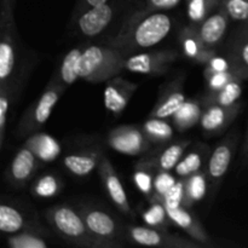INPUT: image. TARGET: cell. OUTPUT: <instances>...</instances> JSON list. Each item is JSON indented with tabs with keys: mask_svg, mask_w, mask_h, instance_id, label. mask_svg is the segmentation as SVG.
Listing matches in <instances>:
<instances>
[{
	"mask_svg": "<svg viewBox=\"0 0 248 248\" xmlns=\"http://www.w3.org/2000/svg\"><path fill=\"white\" fill-rule=\"evenodd\" d=\"M183 206L186 208H193L195 203L200 202L205 198L208 189H210V184H208V178L205 170H201V171L195 172V173L183 178Z\"/></svg>",
	"mask_w": 248,
	"mask_h": 248,
	"instance_id": "obj_27",
	"label": "cell"
},
{
	"mask_svg": "<svg viewBox=\"0 0 248 248\" xmlns=\"http://www.w3.org/2000/svg\"><path fill=\"white\" fill-rule=\"evenodd\" d=\"M179 43H181L184 55L189 60L199 63V64L206 65L217 55L216 50H210V48L205 47L199 36L196 24L191 23L182 29L181 34H179Z\"/></svg>",
	"mask_w": 248,
	"mask_h": 248,
	"instance_id": "obj_20",
	"label": "cell"
},
{
	"mask_svg": "<svg viewBox=\"0 0 248 248\" xmlns=\"http://www.w3.org/2000/svg\"><path fill=\"white\" fill-rule=\"evenodd\" d=\"M16 93L6 86H0V150H2L6 137V126L10 109Z\"/></svg>",
	"mask_w": 248,
	"mask_h": 248,
	"instance_id": "obj_35",
	"label": "cell"
},
{
	"mask_svg": "<svg viewBox=\"0 0 248 248\" xmlns=\"http://www.w3.org/2000/svg\"><path fill=\"white\" fill-rule=\"evenodd\" d=\"M127 241L145 247L162 248H201L202 245L193 239H186L179 235L171 234L165 228L145 225H126Z\"/></svg>",
	"mask_w": 248,
	"mask_h": 248,
	"instance_id": "obj_7",
	"label": "cell"
},
{
	"mask_svg": "<svg viewBox=\"0 0 248 248\" xmlns=\"http://www.w3.org/2000/svg\"><path fill=\"white\" fill-rule=\"evenodd\" d=\"M7 246L11 248H47L48 244L43 234L35 230H22L11 234L6 239Z\"/></svg>",
	"mask_w": 248,
	"mask_h": 248,
	"instance_id": "obj_31",
	"label": "cell"
},
{
	"mask_svg": "<svg viewBox=\"0 0 248 248\" xmlns=\"http://www.w3.org/2000/svg\"><path fill=\"white\" fill-rule=\"evenodd\" d=\"M230 19L232 18L229 17L228 12L220 4V6L213 14H211L205 21L201 22L200 24H196L199 36L205 47L210 48V50H216V47L219 46L227 33Z\"/></svg>",
	"mask_w": 248,
	"mask_h": 248,
	"instance_id": "obj_19",
	"label": "cell"
},
{
	"mask_svg": "<svg viewBox=\"0 0 248 248\" xmlns=\"http://www.w3.org/2000/svg\"><path fill=\"white\" fill-rule=\"evenodd\" d=\"M21 39L17 34L14 10L0 9V86L18 94L23 74Z\"/></svg>",
	"mask_w": 248,
	"mask_h": 248,
	"instance_id": "obj_2",
	"label": "cell"
},
{
	"mask_svg": "<svg viewBox=\"0 0 248 248\" xmlns=\"http://www.w3.org/2000/svg\"><path fill=\"white\" fill-rule=\"evenodd\" d=\"M176 179L169 172H157L154 178V191L149 196V200H162L167 191L176 184Z\"/></svg>",
	"mask_w": 248,
	"mask_h": 248,
	"instance_id": "obj_37",
	"label": "cell"
},
{
	"mask_svg": "<svg viewBox=\"0 0 248 248\" xmlns=\"http://www.w3.org/2000/svg\"><path fill=\"white\" fill-rule=\"evenodd\" d=\"M239 133L232 132L225 136L219 143L215 147L208 156L207 164H206V174L210 184L211 196L217 193L223 178L229 171L232 165V157L236 152L237 144H239Z\"/></svg>",
	"mask_w": 248,
	"mask_h": 248,
	"instance_id": "obj_8",
	"label": "cell"
},
{
	"mask_svg": "<svg viewBox=\"0 0 248 248\" xmlns=\"http://www.w3.org/2000/svg\"><path fill=\"white\" fill-rule=\"evenodd\" d=\"M205 79L208 84V90H219L232 82L240 79L232 69L230 70H212L205 68Z\"/></svg>",
	"mask_w": 248,
	"mask_h": 248,
	"instance_id": "obj_36",
	"label": "cell"
},
{
	"mask_svg": "<svg viewBox=\"0 0 248 248\" xmlns=\"http://www.w3.org/2000/svg\"><path fill=\"white\" fill-rule=\"evenodd\" d=\"M191 145L190 140H178L176 143H169L161 145V148L155 152H148L144 156L140 157L136 164V170H142L147 172H170L176 169L177 164L182 159L188 148Z\"/></svg>",
	"mask_w": 248,
	"mask_h": 248,
	"instance_id": "obj_10",
	"label": "cell"
},
{
	"mask_svg": "<svg viewBox=\"0 0 248 248\" xmlns=\"http://www.w3.org/2000/svg\"><path fill=\"white\" fill-rule=\"evenodd\" d=\"M149 173L150 172L137 170L135 176H133L136 186H137L138 188L140 189V191H143L148 198H149V196L153 194V191H154V184H153L154 183V181H152Z\"/></svg>",
	"mask_w": 248,
	"mask_h": 248,
	"instance_id": "obj_40",
	"label": "cell"
},
{
	"mask_svg": "<svg viewBox=\"0 0 248 248\" xmlns=\"http://www.w3.org/2000/svg\"><path fill=\"white\" fill-rule=\"evenodd\" d=\"M171 29L172 18L169 15L145 7L128 17L118 34L106 44L128 56L161 43Z\"/></svg>",
	"mask_w": 248,
	"mask_h": 248,
	"instance_id": "obj_1",
	"label": "cell"
},
{
	"mask_svg": "<svg viewBox=\"0 0 248 248\" xmlns=\"http://www.w3.org/2000/svg\"><path fill=\"white\" fill-rule=\"evenodd\" d=\"M182 0H145L147 9L153 11H161V10H170L176 7Z\"/></svg>",
	"mask_w": 248,
	"mask_h": 248,
	"instance_id": "obj_42",
	"label": "cell"
},
{
	"mask_svg": "<svg viewBox=\"0 0 248 248\" xmlns=\"http://www.w3.org/2000/svg\"><path fill=\"white\" fill-rule=\"evenodd\" d=\"M126 56L109 45L85 46L80 63V79L92 84L107 82L125 70Z\"/></svg>",
	"mask_w": 248,
	"mask_h": 248,
	"instance_id": "obj_4",
	"label": "cell"
},
{
	"mask_svg": "<svg viewBox=\"0 0 248 248\" xmlns=\"http://www.w3.org/2000/svg\"><path fill=\"white\" fill-rule=\"evenodd\" d=\"M183 198H184V184L183 178L176 182L173 186L166 193V195L162 198V202L166 207H179L183 206Z\"/></svg>",
	"mask_w": 248,
	"mask_h": 248,
	"instance_id": "obj_39",
	"label": "cell"
},
{
	"mask_svg": "<svg viewBox=\"0 0 248 248\" xmlns=\"http://www.w3.org/2000/svg\"><path fill=\"white\" fill-rule=\"evenodd\" d=\"M99 149H87L72 153L63 159V165L72 174L77 177H86L98 169L102 155Z\"/></svg>",
	"mask_w": 248,
	"mask_h": 248,
	"instance_id": "obj_22",
	"label": "cell"
},
{
	"mask_svg": "<svg viewBox=\"0 0 248 248\" xmlns=\"http://www.w3.org/2000/svg\"><path fill=\"white\" fill-rule=\"evenodd\" d=\"M202 111L203 106L201 101H198V99H186V103L172 116V123H173L177 131L184 132V131H188L189 128L200 124Z\"/></svg>",
	"mask_w": 248,
	"mask_h": 248,
	"instance_id": "obj_29",
	"label": "cell"
},
{
	"mask_svg": "<svg viewBox=\"0 0 248 248\" xmlns=\"http://www.w3.org/2000/svg\"><path fill=\"white\" fill-rule=\"evenodd\" d=\"M137 89L136 82L128 81L120 75L111 78L104 89V106L114 116H120Z\"/></svg>",
	"mask_w": 248,
	"mask_h": 248,
	"instance_id": "obj_15",
	"label": "cell"
},
{
	"mask_svg": "<svg viewBox=\"0 0 248 248\" xmlns=\"http://www.w3.org/2000/svg\"><path fill=\"white\" fill-rule=\"evenodd\" d=\"M240 110H241L240 102L232 106L212 104V106L205 107L200 119L201 128L208 136L218 135L223 132L236 119Z\"/></svg>",
	"mask_w": 248,
	"mask_h": 248,
	"instance_id": "obj_18",
	"label": "cell"
},
{
	"mask_svg": "<svg viewBox=\"0 0 248 248\" xmlns=\"http://www.w3.org/2000/svg\"><path fill=\"white\" fill-rule=\"evenodd\" d=\"M150 207L145 212L142 213L144 222L150 227L165 228L169 227L171 219L169 217L166 207L161 200H149Z\"/></svg>",
	"mask_w": 248,
	"mask_h": 248,
	"instance_id": "obj_34",
	"label": "cell"
},
{
	"mask_svg": "<svg viewBox=\"0 0 248 248\" xmlns=\"http://www.w3.org/2000/svg\"><path fill=\"white\" fill-rule=\"evenodd\" d=\"M179 53L173 50L148 51L126 56L124 67L125 70L137 74L160 77L166 74L171 65L178 60Z\"/></svg>",
	"mask_w": 248,
	"mask_h": 248,
	"instance_id": "obj_9",
	"label": "cell"
},
{
	"mask_svg": "<svg viewBox=\"0 0 248 248\" xmlns=\"http://www.w3.org/2000/svg\"><path fill=\"white\" fill-rule=\"evenodd\" d=\"M174 125L170 124L167 119L150 118L142 124V130L148 140L155 145H166L171 143L174 135Z\"/></svg>",
	"mask_w": 248,
	"mask_h": 248,
	"instance_id": "obj_30",
	"label": "cell"
},
{
	"mask_svg": "<svg viewBox=\"0 0 248 248\" xmlns=\"http://www.w3.org/2000/svg\"><path fill=\"white\" fill-rule=\"evenodd\" d=\"M63 183L55 174H44L39 177L31 186V194L40 199H51L62 191Z\"/></svg>",
	"mask_w": 248,
	"mask_h": 248,
	"instance_id": "obj_33",
	"label": "cell"
},
{
	"mask_svg": "<svg viewBox=\"0 0 248 248\" xmlns=\"http://www.w3.org/2000/svg\"><path fill=\"white\" fill-rule=\"evenodd\" d=\"M15 2H16V0H1V2H0V9L14 10Z\"/></svg>",
	"mask_w": 248,
	"mask_h": 248,
	"instance_id": "obj_43",
	"label": "cell"
},
{
	"mask_svg": "<svg viewBox=\"0 0 248 248\" xmlns=\"http://www.w3.org/2000/svg\"><path fill=\"white\" fill-rule=\"evenodd\" d=\"M107 143L111 149L130 156L144 155L152 148V142L144 135L142 127L132 125L113 128L107 136Z\"/></svg>",
	"mask_w": 248,
	"mask_h": 248,
	"instance_id": "obj_11",
	"label": "cell"
},
{
	"mask_svg": "<svg viewBox=\"0 0 248 248\" xmlns=\"http://www.w3.org/2000/svg\"><path fill=\"white\" fill-rule=\"evenodd\" d=\"M240 29H242V31H248V21L244 22V24H242V27H240Z\"/></svg>",
	"mask_w": 248,
	"mask_h": 248,
	"instance_id": "obj_45",
	"label": "cell"
},
{
	"mask_svg": "<svg viewBox=\"0 0 248 248\" xmlns=\"http://www.w3.org/2000/svg\"><path fill=\"white\" fill-rule=\"evenodd\" d=\"M45 217L53 232L68 244L86 248H108L91 234L79 208L56 205L45 211Z\"/></svg>",
	"mask_w": 248,
	"mask_h": 248,
	"instance_id": "obj_3",
	"label": "cell"
},
{
	"mask_svg": "<svg viewBox=\"0 0 248 248\" xmlns=\"http://www.w3.org/2000/svg\"><path fill=\"white\" fill-rule=\"evenodd\" d=\"M222 6L234 21H248V0H222Z\"/></svg>",
	"mask_w": 248,
	"mask_h": 248,
	"instance_id": "obj_38",
	"label": "cell"
},
{
	"mask_svg": "<svg viewBox=\"0 0 248 248\" xmlns=\"http://www.w3.org/2000/svg\"><path fill=\"white\" fill-rule=\"evenodd\" d=\"M0 230L6 235L16 234L22 230H35L45 234L40 224L35 222H27L23 213L11 203L2 202L0 206Z\"/></svg>",
	"mask_w": 248,
	"mask_h": 248,
	"instance_id": "obj_23",
	"label": "cell"
},
{
	"mask_svg": "<svg viewBox=\"0 0 248 248\" xmlns=\"http://www.w3.org/2000/svg\"><path fill=\"white\" fill-rule=\"evenodd\" d=\"M24 145H27L43 162L53 161L55 159H57L61 153V145L58 140L46 133H33L29 136Z\"/></svg>",
	"mask_w": 248,
	"mask_h": 248,
	"instance_id": "obj_26",
	"label": "cell"
},
{
	"mask_svg": "<svg viewBox=\"0 0 248 248\" xmlns=\"http://www.w3.org/2000/svg\"><path fill=\"white\" fill-rule=\"evenodd\" d=\"M244 155L246 159H248V131H247V136H246V140H245V144H244Z\"/></svg>",
	"mask_w": 248,
	"mask_h": 248,
	"instance_id": "obj_44",
	"label": "cell"
},
{
	"mask_svg": "<svg viewBox=\"0 0 248 248\" xmlns=\"http://www.w3.org/2000/svg\"><path fill=\"white\" fill-rule=\"evenodd\" d=\"M188 17L193 24H200L222 4V0H186Z\"/></svg>",
	"mask_w": 248,
	"mask_h": 248,
	"instance_id": "obj_32",
	"label": "cell"
},
{
	"mask_svg": "<svg viewBox=\"0 0 248 248\" xmlns=\"http://www.w3.org/2000/svg\"><path fill=\"white\" fill-rule=\"evenodd\" d=\"M115 7L110 2H106L99 6L91 7L82 12L77 19L75 26L80 34L84 36H96L101 34L113 21Z\"/></svg>",
	"mask_w": 248,
	"mask_h": 248,
	"instance_id": "obj_16",
	"label": "cell"
},
{
	"mask_svg": "<svg viewBox=\"0 0 248 248\" xmlns=\"http://www.w3.org/2000/svg\"><path fill=\"white\" fill-rule=\"evenodd\" d=\"M78 208L91 234L104 242L108 248L123 247L127 241L126 225L116 219L108 210L94 203H81Z\"/></svg>",
	"mask_w": 248,
	"mask_h": 248,
	"instance_id": "obj_5",
	"label": "cell"
},
{
	"mask_svg": "<svg viewBox=\"0 0 248 248\" xmlns=\"http://www.w3.org/2000/svg\"><path fill=\"white\" fill-rule=\"evenodd\" d=\"M184 77H178L164 86L160 91L159 98L150 110V118H172L178 109L186 103V97L183 90Z\"/></svg>",
	"mask_w": 248,
	"mask_h": 248,
	"instance_id": "obj_14",
	"label": "cell"
},
{
	"mask_svg": "<svg viewBox=\"0 0 248 248\" xmlns=\"http://www.w3.org/2000/svg\"><path fill=\"white\" fill-rule=\"evenodd\" d=\"M242 94V80H232L228 85L219 90H208L207 93L202 97L201 103L203 108L212 104L219 106H232L239 103V99Z\"/></svg>",
	"mask_w": 248,
	"mask_h": 248,
	"instance_id": "obj_28",
	"label": "cell"
},
{
	"mask_svg": "<svg viewBox=\"0 0 248 248\" xmlns=\"http://www.w3.org/2000/svg\"><path fill=\"white\" fill-rule=\"evenodd\" d=\"M97 171H98L99 176H101L102 183H103L107 194L110 198V200L113 201L115 207L119 208V211L124 213V215L132 217L133 211L131 208L125 188H124L123 183H121L118 172L115 171L113 164L107 157L106 154L102 155L101 162H99Z\"/></svg>",
	"mask_w": 248,
	"mask_h": 248,
	"instance_id": "obj_13",
	"label": "cell"
},
{
	"mask_svg": "<svg viewBox=\"0 0 248 248\" xmlns=\"http://www.w3.org/2000/svg\"><path fill=\"white\" fill-rule=\"evenodd\" d=\"M228 61L240 79H248V31L237 29L228 46Z\"/></svg>",
	"mask_w": 248,
	"mask_h": 248,
	"instance_id": "obj_21",
	"label": "cell"
},
{
	"mask_svg": "<svg viewBox=\"0 0 248 248\" xmlns=\"http://www.w3.org/2000/svg\"><path fill=\"white\" fill-rule=\"evenodd\" d=\"M106 2H109V0H80V1L78 2L77 7H75L74 12H73L72 23H74L75 19H77L82 12L86 11V10L91 9V7H94V6H99V5L106 4Z\"/></svg>",
	"mask_w": 248,
	"mask_h": 248,
	"instance_id": "obj_41",
	"label": "cell"
},
{
	"mask_svg": "<svg viewBox=\"0 0 248 248\" xmlns=\"http://www.w3.org/2000/svg\"><path fill=\"white\" fill-rule=\"evenodd\" d=\"M85 46H77L68 51L62 58L60 67L55 72L52 78H55L63 87H69L80 79V63H81L82 53Z\"/></svg>",
	"mask_w": 248,
	"mask_h": 248,
	"instance_id": "obj_24",
	"label": "cell"
},
{
	"mask_svg": "<svg viewBox=\"0 0 248 248\" xmlns=\"http://www.w3.org/2000/svg\"><path fill=\"white\" fill-rule=\"evenodd\" d=\"M210 154L211 149L208 145L198 143V144L194 145L191 150H186V154L182 156V159L177 164L174 172L179 178H186V177L190 176L195 172L201 171L203 165L207 164Z\"/></svg>",
	"mask_w": 248,
	"mask_h": 248,
	"instance_id": "obj_25",
	"label": "cell"
},
{
	"mask_svg": "<svg viewBox=\"0 0 248 248\" xmlns=\"http://www.w3.org/2000/svg\"><path fill=\"white\" fill-rule=\"evenodd\" d=\"M166 210L171 222L176 227L181 228L190 239L195 240L196 242L201 244L202 246H216L213 239L206 232V229L202 227L200 220L190 212V208L179 206V207H166Z\"/></svg>",
	"mask_w": 248,
	"mask_h": 248,
	"instance_id": "obj_17",
	"label": "cell"
},
{
	"mask_svg": "<svg viewBox=\"0 0 248 248\" xmlns=\"http://www.w3.org/2000/svg\"><path fill=\"white\" fill-rule=\"evenodd\" d=\"M40 160L27 145L19 148L5 172L7 183L14 188H23L36 173Z\"/></svg>",
	"mask_w": 248,
	"mask_h": 248,
	"instance_id": "obj_12",
	"label": "cell"
},
{
	"mask_svg": "<svg viewBox=\"0 0 248 248\" xmlns=\"http://www.w3.org/2000/svg\"><path fill=\"white\" fill-rule=\"evenodd\" d=\"M65 90L67 89L63 87L55 78H51L40 97L33 104H31L22 115L16 128L17 136L28 137L38 132L48 120L53 108L58 103Z\"/></svg>",
	"mask_w": 248,
	"mask_h": 248,
	"instance_id": "obj_6",
	"label": "cell"
}]
</instances>
